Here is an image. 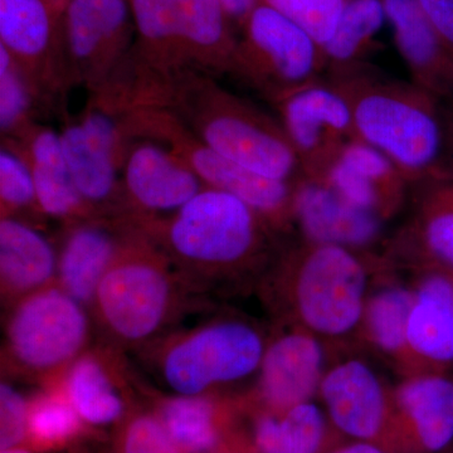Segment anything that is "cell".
<instances>
[{
    "instance_id": "obj_1",
    "label": "cell",
    "mask_w": 453,
    "mask_h": 453,
    "mask_svg": "<svg viewBox=\"0 0 453 453\" xmlns=\"http://www.w3.org/2000/svg\"><path fill=\"white\" fill-rule=\"evenodd\" d=\"M325 79L347 100L357 139L386 155L411 186L431 174L442 146L438 98L368 62Z\"/></svg>"
},
{
    "instance_id": "obj_2",
    "label": "cell",
    "mask_w": 453,
    "mask_h": 453,
    "mask_svg": "<svg viewBox=\"0 0 453 453\" xmlns=\"http://www.w3.org/2000/svg\"><path fill=\"white\" fill-rule=\"evenodd\" d=\"M168 107L214 151L264 177L299 181L300 160L279 119L223 88L216 77L187 71L166 83Z\"/></svg>"
},
{
    "instance_id": "obj_3",
    "label": "cell",
    "mask_w": 453,
    "mask_h": 453,
    "mask_svg": "<svg viewBox=\"0 0 453 453\" xmlns=\"http://www.w3.org/2000/svg\"><path fill=\"white\" fill-rule=\"evenodd\" d=\"M148 235L181 275H226L256 264L270 249L273 228L237 196L204 188L160 219L131 222Z\"/></svg>"
},
{
    "instance_id": "obj_4",
    "label": "cell",
    "mask_w": 453,
    "mask_h": 453,
    "mask_svg": "<svg viewBox=\"0 0 453 453\" xmlns=\"http://www.w3.org/2000/svg\"><path fill=\"white\" fill-rule=\"evenodd\" d=\"M177 273L165 253L131 225L92 303L105 332L129 347L162 333L180 303Z\"/></svg>"
},
{
    "instance_id": "obj_5",
    "label": "cell",
    "mask_w": 453,
    "mask_h": 453,
    "mask_svg": "<svg viewBox=\"0 0 453 453\" xmlns=\"http://www.w3.org/2000/svg\"><path fill=\"white\" fill-rule=\"evenodd\" d=\"M124 112L131 139L153 140L170 149L205 187L237 196L268 222L280 223L288 219L294 198V187L288 181L264 177L222 157L168 107L133 105Z\"/></svg>"
},
{
    "instance_id": "obj_6",
    "label": "cell",
    "mask_w": 453,
    "mask_h": 453,
    "mask_svg": "<svg viewBox=\"0 0 453 453\" xmlns=\"http://www.w3.org/2000/svg\"><path fill=\"white\" fill-rule=\"evenodd\" d=\"M240 31L231 74L273 105L325 79L323 47L265 3L256 5Z\"/></svg>"
},
{
    "instance_id": "obj_7",
    "label": "cell",
    "mask_w": 453,
    "mask_h": 453,
    "mask_svg": "<svg viewBox=\"0 0 453 453\" xmlns=\"http://www.w3.org/2000/svg\"><path fill=\"white\" fill-rule=\"evenodd\" d=\"M88 336L85 306L52 283L14 303L5 324V357L18 371L46 377L82 356Z\"/></svg>"
},
{
    "instance_id": "obj_8",
    "label": "cell",
    "mask_w": 453,
    "mask_h": 453,
    "mask_svg": "<svg viewBox=\"0 0 453 453\" xmlns=\"http://www.w3.org/2000/svg\"><path fill=\"white\" fill-rule=\"evenodd\" d=\"M62 146L74 184L97 217L124 213L121 169L133 142L125 113L100 95L91 94L79 115L65 120Z\"/></svg>"
},
{
    "instance_id": "obj_9",
    "label": "cell",
    "mask_w": 453,
    "mask_h": 453,
    "mask_svg": "<svg viewBox=\"0 0 453 453\" xmlns=\"http://www.w3.org/2000/svg\"><path fill=\"white\" fill-rule=\"evenodd\" d=\"M265 350L264 340L251 325L214 321L169 342L160 356V374L175 395H208L219 384L252 374L261 366Z\"/></svg>"
},
{
    "instance_id": "obj_10",
    "label": "cell",
    "mask_w": 453,
    "mask_h": 453,
    "mask_svg": "<svg viewBox=\"0 0 453 453\" xmlns=\"http://www.w3.org/2000/svg\"><path fill=\"white\" fill-rule=\"evenodd\" d=\"M356 251L308 242L292 258L295 309L312 332L342 335L365 314L366 273Z\"/></svg>"
},
{
    "instance_id": "obj_11",
    "label": "cell",
    "mask_w": 453,
    "mask_h": 453,
    "mask_svg": "<svg viewBox=\"0 0 453 453\" xmlns=\"http://www.w3.org/2000/svg\"><path fill=\"white\" fill-rule=\"evenodd\" d=\"M135 41L129 0H68L64 46L70 83L98 91L127 61Z\"/></svg>"
},
{
    "instance_id": "obj_12",
    "label": "cell",
    "mask_w": 453,
    "mask_h": 453,
    "mask_svg": "<svg viewBox=\"0 0 453 453\" xmlns=\"http://www.w3.org/2000/svg\"><path fill=\"white\" fill-rule=\"evenodd\" d=\"M273 106L303 177L324 178L342 148L357 139L347 100L326 79L291 92Z\"/></svg>"
},
{
    "instance_id": "obj_13",
    "label": "cell",
    "mask_w": 453,
    "mask_h": 453,
    "mask_svg": "<svg viewBox=\"0 0 453 453\" xmlns=\"http://www.w3.org/2000/svg\"><path fill=\"white\" fill-rule=\"evenodd\" d=\"M121 188L122 219L138 222L174 213L207 187L170 149L134 139L122 163Z\"/></svg>"
},
{
    "instance_id": "obj_14",
    "label": "cell",
    "mask_w": 453,
    "mask_h": 453,
    "mask_svg": "<svg viewBox=\"0 0 453 453\" xmlns=\"http://www.w3.org/2000/svg\"><path fill=\"white\" fill-rule=\"evenodd\" d=\"M0 46L22 67L44 104L71 85L64 26L44 0H0Z\"/></svg>"
},
{
    "instance_id": "obj_15",
    "label": "cell",
    "mask_w": 453,
    "mask_h": 453,
    "mask_svg": "<svg viewBox=\"0 0 453 453\" xmlns=\"http://www.w3.org/2000/svg\"><path fill=\"white\" fill-rule=\"evenodd\" d=\"M383 220L348 201L324 179L303 177L295 187L294 222L308 242L363 249L380 238Z\"/></svg>"
},
{
    "instance_id": "obj_16",
    "label": "cell",
    "mask_w": 453,
    "mask_h": 453,
    "mask_svg": "<svg viewBox=\"0 0 453 453\" xmlns=\"http://www.w3.org/2000/svg\"><path fill=\"white\" fill-rule=\"evenodd\" d=\"M390 431L412 453H441L453 442V380L445 372H422L395 393Z\"/></svg>"
},
{
    "instance_id": "obj_17",
    "label": "cell",
    "mask_w": 453,
    "mask_h": 453,
    "mask_svg": "<svg viewBox=\"0 0 453 453\" xmlns=\"http://www.w3.org/2000/svg\"><path fill=\"white\" fill-rule=\"evenodd\" d=\"M124 219L94 217L70 223L58 253L57 281L83 306H92L98 285L130 231Z\"/></svg>"
},
{
    "instance_id": "obj_18",
    "label": "cell",
    "mask_w": 453,
    "mask_h": 453,
    "mask_svg": "<svg viewBox=\"0 0 453 453\" xmlns=\"http://www.w3.org/2000/svg\"><path fill=\"white\" fill-rule=\"evenodd\" d=\"M319 388L340 431L365 442H377L389 434L392 417L386 393L365 363L350 360L335 366Z\"/></svg>"
},
{
    "instance_id": "obj_19",
    "label": "cell",
    "mask_w": 453,
    "mask_h": 453,
    "mask_svg": "<svg viewBox=\"0 0 453 453\" xmlns=\"http://www.w3.org/2000/svg\"><path fill=\"white\" fill-rule=\"evenodd\" d=\"M383 2L411 81L440 101L453 97V50L426 16L418 0Z\"/></svg>"
},
{
    "instance_id": "obj_20",
    "label": "cell",
    "mask_w": 453,
    "mask_h": 453,
    "mask_svg": "<svg viewBox=\"0 0 453 453\" xmlns=\"http://www.w3.org/2000/svg\"><path fill=\"white\" fill-rule=\"evenodd\" d=\"M321 179L348 201L381 219H388L401 207L411 187L386 155L359 139L342 148Z\"/></svg>"
},
{
    "instance_id": "obj_21",
    "label": "cell",
    "mask_w": 453,
    "mask_h": 453,
    "mask_svg": "<svg viewBox=\"0 0 453 453\" xmlns=\"http://www.w3.org/2000/svg\"><path fill=\"white\" fill-rule=\"evenodd\" d=\"M9 140L29 164L41 214L68 223L97 217L74 184L59 133L35 122L22 136Z\"/></svg>"
},
{
    "instance_id": "obj_22",
    "label": "cell",
    "mask_w": 453,
    "mask_h": 453,
    "mask_svg": "<svg viewBox=\"0 0 453 453\" xmlns=\"http://www.w3.org/2000/svg\"><path fill=\"white\" fill-rule=\"evenodd\" d=\"M258 395L266 412L309 402L320 387L323 350L308 334L283 335L265 350Z\"/></svg>"
},
{
    "instance_id": "obj_23",
    "label": "cell",
    "mask_w": 453,
    "mask_h": 453,
    "mask_svg": "<svg viewBox=\"0 0 453 453\" xmlns=\"http://www.w3.org/2000/svg\"><path fill=\"white\" fill-rule=\"evenodd\" d=\"M129 4L136 31L134 67L164 83L189 71L183 50L187 0H129Z\"/></svg>"
},
{
    "instance_id": "obj_24",
    "label": "cell",
    "mask_w": 453,
    "mask_h": 453,
    "mask_svg": "<svg viewBox=\"0 0 453 453\" xmlns=\"http://www.w3.org/2000/svg\"><path fill=\"white\" fill-rule=\"evenodd\" d=\"M414 299L408 323V350L428 372L453 366V270L429 266Z\"/></svg>"
},
{
    "instance_id": "obj_25",
    "label": "cell",
    "mask_w": 453,
    "mask_h": 453,
    "mask_svg": "<svg viewBox=\"0 0 453 453\" xmlns=\"http://www.w3.org/2000/svg\"><path fill=\"white\" fill-rule=\"evenodd\" d=\"M58 255L46 235L17 217L0 220V281L5 300L22 299L52 285Z\"/></svg>"
},
{
    "instance_id": "obj_26",
    "label": "cell",
    "mask_w": 453,
    "mask_h": 453,
    "mask_svg": "<svg viewBox=\"0 0 453 453\" xmlns=\"http://www.w3.org/2000/svg\"><path fill=\"white\" fill-rule=\"evenodd\" d=\"M219 0H187L183 50L188 70L211 77L231 74L238 37Z\"/></svg>"
},
{
    "instance_id": "obj_27",
    "label": "cell",
    "mask_w": 453,
    "mask_h": 453,
    "mask_svg": "<svg viewBox=\"0 0 453 453\" xmlns=\"http://www.w3.org/2000/svg\"><path fill=\"white\" fill-rule=\"evenodd\" d=\"M155 414L183 453H216L228 447V410L210 395L163 396Z\"/></svg>"
},
{
    "instance_id": "obj_28",
    "label": "cell",
    "mask_w": 453,
    "mask_h": 453,
    "mask_svg": "<svg viewBox=\"0 0 453 453\" xmlns=\"http://www.w3.org/2000/svg\"><path fill=\"white\" fill-rule=\"evenodd\" d=\"M106 357L86 353L65 372V396L85 425L104 427L120 423L127 416V401Z\"/></svg>"
},
{
    "instance_id": "obj_29",
    "label": "cell",
    "mask_w": 453,
    "mask_h": 453,
    "mask_svg": "<svg viewBox=\"0 0 453 453\" xmlns=\"http://www.w3.org/2000/svg\"><path fill=\"white\" fill-rule=\"evenodd\" d=\"M414 214L408 234L428 266L453 270V179L423 178L412 184Z\"/></svg>"
},
{
    "instance_id": "obj_30",
    "label": "cell",
    "mask_w": 453,
    "mask_h": 453,
    "mask_svg": "<svg viewBox=\"0 0 453 453\" xmlns=\"http://www.w3.org/2000/svg\"><path fill=\"white\" fill-rule=\"evenodd\" d=\"M326 422L315 404L301 403L282 412H262L253 425L255 453H320Z\"/></svg>"
},
{
    "instance_id": "obj_31",
    "label": "cell",
    "mask_w": 453,
    "mask_h": 453,
    "mask_svg": "<svg viewBox=\"0 0 453 453\" xmlns=\"http://www.w3.org/2000/svg\"><path fill=\"white\" fill-rule=\"evenodd\" d=\"M387 19L383 0H348L338 28L323 47L327 74L362 64Z\"/></svg>"
},
{
    "instance_id": "obj_32",
    "label": "cell",
    "mask_w": 453,
    "mask_h": 453,
    "mask_svg": "<svg viewBox=\"0 0 453 453\" xmlns=\"http://www.w3.org/2000/svg\"><path fill=\"white\" fill-rule=\"evenodd\" d=\"M85 431L61 387L44 390L28 402L27 443L35 451H52L74 442Z\"/></svg>"
},
{
    "instance_id": "obj_33",
    "label": "cell",
    "mask_w": 453,
    "mask_h": 453,
    "mask_svg": "<svg viewBox=\"0 0 453 453\" xmlns=\"http://www.w3.org/2000/svg\"><path fill=\"white\" fill-rule=\"evenodd\" d=\"M43 98L25 71L0 46V130L2 139H18L33 124Z\"/></svg>"
},
{
    "instance_id": "obj_34",
    "label": "cell",
    "mask_w": 453,
    "mask_h": 453,
    "mask_svg": "<svg viewBox=\"0 0 453 453\" xmlns=\"http://www.w3.org/2000/svg\"><path fill=\"white\" fill-rule=\"evenodd\" d=\"M414 294L388 288L374 295L365 306V321L372 342L388 354L408 350V323Z\"/></svg>"
},
{
    "instance_id": "obj_35",
    "label": "cell",
    "mask_w": 453,
    "mask_h": 453,
    "mask_svg": "<svg viewBox=\"0 0 453 453\" xmlns=\"http://www.w3.org/2000/svg\"><path fill=\"white\" fill-rule=\"evenodd\" d=\"M0 205L3 217L38 210L35 181L29 164L13 140L3 139L0 150Z\"/></svg>"
},
{
    "instance_id": "obj_36",
    "label": "cell",
    "mask_w": 453,
    "mask_h": 453,
    "mask_svg": "<svg viewBox=\"0 0 453 453\" xmlns=\"http://www.w3.org/2000/svg\"><path fill=\"white\" fill-rule=\"evenodd\" d=\"M324 47L335 33L348 0H261Z\"/></svg>"
},
{
    "instance_id": "obj_37",
    "label": "cell",
    "mask_w": 453,
    "mask_h": 453,
    "mask_svg": "<svg viewBox=\"0 0 453 453\" xmlns=\"http://www.w3.org/2000/svg\"><path fill=\"white\" fill-rule=\"evenodd\" d=\"M115 453H183L157 414H127L116 432Z\"/></svg>"
},
{
    "instance_id": "obj_38",
    "label": "cell",
    "mask_w": 453,
    "mask_h": 453,
    "mask_svg": "<svg viewBox=\"0 0 453 453\" xmlns=\"http://www.w3.org/2000/svg\"><path fill=\"white\" fill-rule=\"evenodd\" d=\"M28 437V402L11 384H0V449L25 445Z\"/></svg>"
},
{
    "instance_id": "obj_39",
    "label": "cell",
    "mask_w": 453,
    "mask_h": 453,
    "mask_svg": "<svg viewBox=\"0 0 453 453\" xmlns=\"http://www.w3.org/2000/svg\"><path fill=\"white\" fill-rule=\"evenodd\" d=\"M442 146L436 165L428 177L453 179V97L440 101ZM427 178V177H426Z\"/></svg>"
},
{
    "instance_id": "obj_40",
    "label": "cell",
    "mask_w": 453,
    "mask_h": 453,
    "mask_svg": "<svg viewBox=\"0 0 453 453\" xmlns=\"http://www.w3.org/2000/svg\"><path fill=\"white\" fill-rule=\"evenodd\" d=\"M426 16L453 50V0H418Z\"/></svg>"
},
{
    "instance_id": "obj_41",
    "label": "cell",
    "mask_w": 453,
    "mask_h": 453,
    "mask_svg": "<svg viewBox=\"0 0 453 453\" xmlns=\"http://www.w3.org/2000/svg\"><path fill=\"white\" fill-rule=\"evenodd\" d=\"M225 9L226 13L231 18L232 22L238 28L242 27L244 20L249 18L250 14L256 5L258 4L261 0H219Z\"/></svg>"
},
{
    "instance_id": "obj_42",
    "label": "cell",
    "mask_w": 453,
    "mask_h": 453,
    "mask_svg": "<svg viewBox=\"0 0 453 453\" xmlns=\"http://www.w3.org/2000/svg\"><path fill=\"white\" fill-rule=\"evenodd\" d=\"M332 453H386L380 447L372 445V442H362L354 443V445H348L342 447V449H336Z\"/></svg>"
},
{
    "instance_id": "obj_43",
    "label": "cell",
    "mask_w": 453,
    "mask_h": 453,
    "mask_svg": "<svg viewBox=\"0 0 453 453\" xmlns=\"http://www.w3.org/2000/svg\"><path fill=\"white\" fill-rule=\"evenodd\" d=\"M52 11L53 16L56 19L64 26V17L65 9H67L68 0H44Z\"/></svg>"
},
{
    "instance_id": "obj_44",
    "label": "cell",
    "mask_w": 453,
    "mask_h": 453,
    "mask_svg": "<svg viewBox=\"0 0 453 453\" xmlns=\"http://www.w3.org/2000/svg\"><path fill=\"white\" fill-rule=\"evenodd\" d=\"M2 453H35V449H29V447L19 446L14 447V449H4Z\"/></svg>"
},
{
    "instance_id": "obj_45",
    "label": "cell",
    "mask_w": 453,
    "mask_h": 453,
    "mask_svg": "<svg viewBox=\"0 0 453 453\" xmlns=\"http://www.w3.org/2000/svg\"><path fill=\"white\" fill-rule=\"evenodd\" d=\"M216 453H242V452H238L237 449H231V447H226V449H220V451L216 452Z\"/></svg>"
},
{
    "instance_id": "obj_46",
    "label": "cell",
    "mask_w": 453,
    "mask_h": 453,
    "mask_svg": "<svg viewBox=\"0 0 453 453\" xmlns=\"http://www.w3.org/2000/svg\"><path fill=\"white\" fill-rule=\"evenodd\" d=\"M449 453H453V451H451V452H449Z\"/></svg>"
}]
</instances>
